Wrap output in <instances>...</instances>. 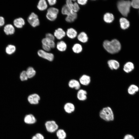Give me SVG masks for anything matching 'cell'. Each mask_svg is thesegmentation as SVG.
<instances>
[{
  "mask_svg": "<svg viewBox=\"0 0 139 139\" xmlns=\"http://www.w3.org/2000/svg\"><path fill=\"white\" fill-rule=\"evenodd\" d=\"M37 54L40 57L49 61H53L54 58V56L53 53L46 52L42 49L39 50Z\"/></svg>",
  "mask_w": 139,
  "mask_h": 139,
  "instance_id": "cell-7",
  "label": "cell"
},
{
  "mask_svg": "<svg viewBox=\"0 0 139 139\" xmlns=\"http://www.w3.org/2000/svg\"><path fill=\"white\" fill-rule=\"evenodd\" d=\"M5 23L4 19L2 16H0V27L3 26Z\"/></svg>",
  "mask_w": 139,
  "mask_h": 139,
  "instance_id": "cell-42",
  "label": "cell"
},
{
  "mask_svg": "<svg viewBox=\"0 0 139 139\" xmlns=\"http://www.w3.org/2000/svg\"><path fill=\"white\" fill-rule=\"evenodd\" d=\"M28 21L33 27H35L40 24V21L38 15L34 12H32L28 17Z\"/></svg>",
  "mask_w": 139,
  "mask_h": 139,
  "instance_id": "cell-6",
  "label": "cell"
},
{
  "mask_svg": "<svg viewBox=\"0 0 139 139\" xmlns=\"http://www.w3.org/2000/svg\"><path fill=\"white\" fill-rule=\"evenodd\" d=\"M64 108L66 113L71 114L74 111L75 108L74 105L73 103L68 102L64 105Z\"/></svg>",
  "mask_w": 139,
  "mask_h": 139,
  "instance_id": "cell-17",
  "label": "cell"
},
{
  "mask_svg": "<svg viewBox=\"0 0 139 139\" xmlns=\"http://www.w3.org/2000/svg\"><path fill=\"white\" fill-rule=\"evenodd\" d=\"M59 10L56 8L51 7L47 10L46 16L47 18L51 21H55L57 18L59 13Z\"/></svg>",
  "mask_w": 139,
  "mask_h": 139,
  "instance_id": "cell-4",
  "label": "cell"
},
{
  "mask_svg": "<svg viewBox=\"0 0 139 139\" xmlns=\"http://www.w3.org/2000/svg\"><path fill=\"white\" fill-rule=\"evenodd\" d=\"M75 0H67L66 1V4L73 12L76 13L80 10L78 4Z\"/></svg>",
  "mask_w": 139,
  "mask_h": 139,
  "instance_id": "cell-8",
  "label": "cell"
},
{
  "mask_svg": "<svg viewBox=\"0 0 139 139\" xmlns=\"http://www.w3.org/2000/svg\"><path fill=\"white\" fill-rule=\"evenodd\" d=\"M61 11V13L63 15L67 16L73 12L66 4L64 5L62 7Z\"/></svg>",
  "mask_w": 139,
  "mask_h": 139,
  "instance_id": "cell-31",
  "label": "cell"
},
{
  "mask_svg": "<svg viewBox=\"0 0 139 139\" xmlns=\"http://www.w3.org/2000/svg\"><path fill=\"white\" fill-rule=\"evenodd\" d=\"M24 121L26 124H32L35 123L37 121V119L34 115L32 114H29L25 116L24 118Z\"/></svg>",
  "mask_w": 139,
  "mask_h": 139,
  "instance_id": "cell-13",
  "label": "cell"
},
{
  "mask_svg": "<svg viewBox=\"0 0 139 139\" xmlns=\"http://www.w3.org/2000/svg\"><path fill=\"white\" fill-rule=\"evenodd\" d=\"M107 64L110 68L111 70H117L120 66L119 63L114 59H110L108 61Z\"/></svg>",
  "mask_w": 139,
  "mask_h": 139,
  "instance_id": "cell-12",
  "label": "cell"
},
{
  "mask_svg": "<svg viewBox=\"0 0 139 139\" xmlns=\"http://www.w3.org/2000/svg\"><path fill=\"white\" fill-rule=\"evenodd\" d=\"M56 46L57 49L61 52L65 51L67 48L66 44L63 41H61L58 42Z\"/></svg>",
  "mask_w": 139,
  "mask_h": 139,
  "instance_id": "cell-24",
  "label": "cell"
},
{
  "mask_svg": "<svg viewBox=\"0 0 139 139\" xmlns=\"http://www.w3.org/2000/svg\"><path fill=\"white\" fill-rule=\"evenodd\" d=\"M38 9L40 11H44L47 8L48 5L45 0H40L39 1L37 6Z\"/></svg>",
  "mask_w": 139,
  "mask_h": 139,
  "instance_id": "cell-23",
  "label": "cell"
},
{
  "mask_svg": "<svg viewBox=\"0 0 139 139\" xmlns=\"http://www.w3.org/2000/svg\"><path fill=\"white\" fill-rule=\"evenodd\" d=\"M48 3L50 6L55 5L57 3L56 0H47Z\"/></svg>",
  "mask_w": 139,
  "mask_h": 139,
  "instance_id": "cell-41",
  "label": "cell"
},
{
  "mask_svg": "<svg viewBox=\"0 0 139 139\" xmlns=\"http://www.w3.org/2000/svg\"><path fill=\"white\" fill-rule=\"evenodd\" d=\"M66 34L69 38L73 39L77 36V32L75 29L72 28H70L67 29Z\"/></svg>",
  "mask_w": 139,
  "mask_h": 139,
  "instance_id": "cell-22",
  "label": "cell"
},
{
  "mask_svg": "<svg viewBox=\"0 0 139 139\" xmlns=\"http://www.w3.org/2000/svg\"><path fill=\"white\" fill-rule=\"evenodd\" d=\"M20 80L22 81L27 80L28 79L26 71H23L20 73Z\"/></svg>",
  "mask_w": 139,
  "mask_h": 139,
  "instance_id": "cell-34",
  "label": "cell"
},
{
  "mask_svg": "<svg viewBox=\"0 0 139 139\" xmlns=\"http://www.w3.org/2000/svg\"><path fill=\"white\" fill-rule=\"evenodd\" d=\"M105 49L108 53L114 54L119 52L121 49V44L118 40L114 39L111 41H105L103 44Z\"/></svg>",
  "mask_w": 139,
  "mask_h": 139,
  "instance_id": "cell-1",
  "label": "cell"
},
{
  "mask_svg": "<svg viewBox=\"0 0 139 139\" xmlns=\"http://www.w3.org/2000/svg\"><path fill=\"white\" fill-rule=\"evenodd\" d=\"M131 6V2L129 1H120L117 4L119 11L123 16H127L129 13Z\"/></svg>",
  "mask_w": 139,
  "mask_h": 139,
  "instance_id": "cell-3",
  "label": "cell"
},
{
  "mask_svg": "<svg viewBox=\"0 0 139 139\" xmlns=\"http://www.w3.org/2000/svg\"><path fill=\"white\" fill-rule=\"evenodd\" d=\"M87 92L86 91L83 89H80L78 91L77 97L78 99L81 101H84L87 98Z\"/></svg>",
  "mask_w": 139,
  "mask_h": 139,
  "instance_id": "cell-14",
  "label": "cell"
},
{
  "mask_svg": "<svg viewBox=\"0 0 139 139\" xmlns=\"http://www.w3.org/2000/svg\"><path fill=\"white\" fill-rule=\"evenodd\" d=\"M42 47L43 50L46 52H49L51 50V48L49 46L47 45H42Z\"/></svg>",
  "mask_w": 139,
  "mask_h": 139,
  "instance_id": "cell-39",
  "label": "cell"
},
{
  "mask_svg": "<svg viewBox=\"0 0 139 139\" xmlns=\"http://www.w3.org/2000/svg\"><path fill=\"white\" fill-rule=\"evenodd\" d=\"M134 64L132 62H128L124 65L123 70L126 73H129L132 72L134 69Z\"/></svg>",
  "mask_w": 139,
  "mask_h": 139,
  "instance_id": "cell-16",
  "label": "cell"
},
{
  "mask_svg": "<svg viewBox=\"0 0 139 139\" xmlns=\"http://www.w3.org/2000/svg\"><path fill=\"white\" fill-rule=\"evenodd\" d=\"M78 39L80 42L83 43H85L87 41L88 37L87 34L84 32L80 33L77 37Z\"/></svg>",
  "mask_w": 139,
  "mask_h": 139,
  "instance_id": "cell-29",
  "label": "cell"
},
{
  "mask_svg": "<svg viewBox=\"0 0 139 139\" xmlns=\"http://www.w3.org/2000/svg\"><path fill=\"white\" fill-rule=\"evenodd\" d=\"M43 135L40 133H37L32 137V139H44Z\"/></svg>",
  "mask_w": 139,
  "mask_h": 139,
  "instance_id": "cell-36",
  "label": "cell"
},
{
  "mask_svg": "<svg viewBox=\"0 0 139 139\" xmlns=\"http://www.w3.org/2000/svg\"><path fill=\"white\" fill-rule=\"evenodd\" d=\"M13 24L14 26L19 28H22L25 24L24 20L22 18H19L14 20Z\"/></svg>",
  "mask_w": 139,
  "mask_h": 139,
  "instance_id": "cell-19",
  "label": "cell"
},
{
  "mask_svg": "<svg viewBox=\"0 0 139 139\" xmlns=\"http://www.w3.org/2000/svg\"><path fill=\"white\" fill-rule=\"evenodd\" d=\"M4 31L7 35H12L13 34L15 31V29L13 26L11 24H7L4 27Z\"/></svg>",
  "mask_w": 139,
  "mask_h": 139,
  "instance_id": "cell-18",
  "label": "cell"
},
{
  "mask_svg": "<svg viewBox=\"0 0 139 139\" xmlns=\"http://www.w3.org/2000/svg\"><path fill=\"white\" fill-rule=\"evenodd\" d=\"M68 85L70 88H74L76 90H79L81 87L79 81L74 79H71L69 81Z\"/></svg>",
  "mask_w": 139,
  "mask_h": 139,
  "instance_id": "cell-15",
  "label": "cell"
},
{
  "mask_svg": "<svg viewBox=\"0 0 139 139\" xmlns=\"http://www.w3.org/2000/svg\"><path fill=\"white\" fill-rule=\"evenodd\" d=\"M91 81L90 76L86 74L82 75L79 79V82L80 84L84 86L89 85Z\"/></svg>",
  "mask_w": 139,
  "mask_h": 139,
  "instance_id": "cell-10",
  "label": "cell"
},
{
  "mask_svg": "<svg viewBox=\"0 0 139 139\" xmlns=\"http://www.w3.org/2000/svg\"><path fill=\"white\" fill-rule=\"evenodd\" d=\"M119 22L120 27L123 29H126L128 28L129 26V22L125 18H120L119 20Z\"/></svg>",
  "mask_w": 139,
  "mask_h": 139,
  "instance_id": "cell-21",
  "label": "cell"
},
{
  "mask_svg": "<svg viewBox=\"0 0 139 139\" xmlns=\"http://www.w3.org/2000/svg\"><path fill=\"white\" fill-rule=\"evenodd\" d=\"M56 135L58 139H65L66 137L67 134L64 130L60 129L56 131Z\"/></svg>",
  "mask_w": 139,
  "mask_h": 139,
  "instance_id": "cell-28",
  "label": "cell"
},
{
  "mask_svg": "<svg viewBox=\"0 0 139 139\" xmlns=\"http://www.w3.org/2000/svg\"><path fill=\"white\" fill-rule=\"evenodd\" d=\"M28 78H31L35 75L36 72L34 68L32 67H29L26 71Z\"/></svg>",
  "mask_w": 139,
  "mask_h": 139,
  "instance_id": "cell-30",
  "label": "cell"
},
{
  "mask_svg": "<svg viewBox=\"0 0 139 139\" xmlns=\"http://www.w3.org/2000/svg\"><path fill=\"white\" fill-rule=\"evenodd\" d=\"M123 139H135V138L134 136L133 135L130 134H127L124 136Z\"/></svg>",
  "mask_w": 139,
  "mask_h": 139,
  "instance_id": "cell-38",
  "label": "cell"
},
{
  "mask_svg": "<svg viewBox=\"0 0 139 139\" xmlns=\"http://www.w3.org/2000/svg\"><path fill=\"white\" fill-rule=\"evenodd\" d=\"M99 116L102 119L106 121H111L114 119V114L112 109L109 107L103 108L100 111Z\"/></svg>",
  "mask_w": 139,
  "mask_h": 139,
  "instance_id": "cell-2",
  "label": "cell"
},
{
  "mask_svg": "<svg viewBox=\"0 0 139 139\" xmlns=\"http://www.w3.org/2000/svg\"><path fill=\"white\" fill-rule=\"evenodd\" d=\"M41 42L42 45L48 46L51 48H53L55 46V44L54 41L50 40L46 38H44L42 39Z\"/></svg>",
  "mask_w": 139,
  "mask_h": 139,
  "instance_id": "cell-20",
  "label": "cell"
},
{
  "mask_svg": "<svg viewBox=\"0 0 139 139\" xmlns=\"http://www.w3.org/2000/svg\"><path fill=\"white\" fill-rule=\"evenodd\" d=\"M139 90V88L137 86L134 84H132L128 87L127 92L129 94L133 95L137 92Z\"/></svg>",
  "mask_w": 139,
  "mask_h": 139,
  "instance_id": "cell-25",
  "label": "cell"
},
{
  "mask_svg": "<svg viewBox=\"0 0 139 139\" xmlns=\"http://www.w3.org/2000/svg\"><path fill=\"white\" fill-rule=\"evenodd\" d=\"M15 46L12 45H10L6 47L5 51L6 53L8 55H11L15 51Z\"/></svg>",
  "mask_w": 139,
  "mask_h": 139,
  "instance_id": "cell-33",
  "label": "cell"
},
{
  "mask_svg": "<svg viewBox=\"0 0 139 139\" xmlns=\"http://www.w3.org/2000/svg\"><path fill=\"white\" fill-rule=\"evenodd\" d=\"M66 32L62 28H59L56 30L54 33V36L57 39L60 40L65 37Z\"/></svg>",
  "mask_w": 139,
  "mask_h": 139,
  "instance_id": "cell-11",
  "label": "cell"
},
{
  "mask_svg": "<svg viewBox=\"0 0 139 139\" xmlns=\"http://www.w3.org/2000/svg\"><path fill=\"white\" fill-rule=\"evenodd\" d=\"M131 6L135 8H139V0H133L131 2Z\"/></svg>",
  "mask_w": 139,
  "mask_h": 139,
  "instance_id": "cell-35",
  "label": "cell"
},
{
  "mask_svg": "<svg viewBox=\"0 0 139 139\" xmlns=\"http://www.w3.org/2000/svg\"><path fill=\"white\" fill-rule=\"evenodd\" d=\"M45 36L46 38H47L49 39L54 41V40H55V37L54 35L51 33H47L46 34Z\"/></svg>",
  "mask_w": 139,
  "mask_h": 139,
  "instance_id": "cell-37",
  "label": "cell"
},
{
  "mask_svg": "<svg viewBox=\"0 0 139 139\" xmlns=\"http://www.w3.org/2000/svg\"><path fill=\"white\" fill-rule=\"evenodd\" d=\"M103 20L106 22L110 23L113 21L114 18L113 15L109 13H107L103 16Z\"/></svg>",
  "mask_w": 139,
  "mask_h": 139,
  "instance_id": "cell-26",
  "label": "cell"
},
{
  "mask_svg": "<svg viewBox=\"0 0 139 139\" xmlns=\"http://www.w3.org/2000/svg\"><path fill=\"white\" fill-rule=\"evenodd\" d=\"M72 50L75 53L78 54L82 50V48L80 44L76 43L74 45L72 48Z\"/></svg>",
  "mask_w": 139,
  "mask_h": 139,
  "instance_id": "cell-32",
  "label": "cell"
},
{
  "mask_svg": "<svg viewBox=\"0 0 139 139\" xmlns=\"http://www.w3.org/2000/svg\"><path fill=\"white\" fill-rule=\"evenodd\" d=\"M40 99L39 95L37 93H33L29 95L27 99L30 103L32 105H36L39 103Z\"/></svg>",
  "mask_w": 139,
  "mask_h": 139,
  "instance_id": "cell-9",
  "label": "cell"
},
{
  "mask_svg": "<svg viewBox=\"0 0 139 139\" xmlns=\"http://www.w3.org/2000/svg\"><path fill=\"white\" fill-rule=\"evenodd\" d=\"M77 3L78 4L82 5H83L85 4L87 1V0H78L77 1Z\"/></svg>",
  "mask_w": 139,
  "mask_h": 139,
  "instance_id": "cell-40",
  "label": "cell"
},
{
  "mask_svg": "<svg viewBox=\"0 0 139 139\" xmlns=\"http://www.w3.org/2000/svg\"><path fill=\"white\" fill-rule=\"evenodd\" d=\"M45 126L47 131L49 132L53 133L56 131L58 129V126L56 122L54 120L46 121Z\"/></svg>",
  "mask_w": 139,
  "mask_h": 139,
  "instance_id": "cell-5",
  "label": "cell"
},
{
  "mask_svg": "<svg viewBox=\"0 0 139 139\" xmlns=\"http://www.w3.org/2000/svg\"><path fill=\"white\" fill-rule=\"evenodd\" d=\"M77 17L76 13L73 12L67 16L65 18V21L67 22L71 23L74 22Z\"/></svg>",
  "mask_w": 139,
  "mask_h": 139,
  "instance_id": "cell-27",
  "label": "cell"
}]
</instances>
